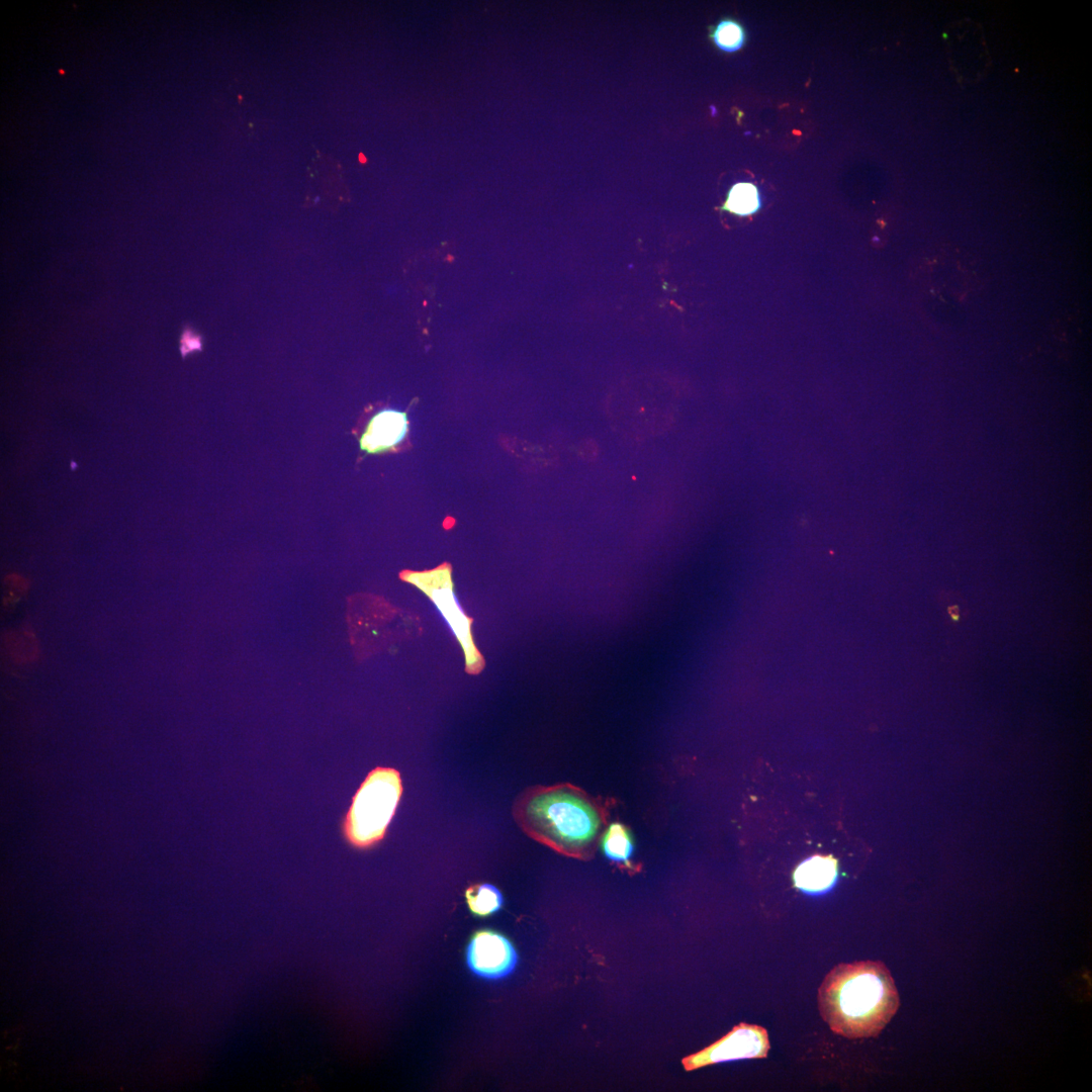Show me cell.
<instances>
[{
  "instance_id": "obj_12",
  "label": "cell",
  "mask_w": 1092,
  "mask_h": 1092,
  "mask_svg": "<svg viewBox=\"0 0 1092 1092\" xmlns=\"http://www.w3.org/2000/svg\"><path fill=\"white\" fill-rule=\"evenodd\" d=\"M710 37L722 52L734 53L743 47L746 33L739 21L723 18L711 28Z\"/></svg>"
},
{
  "instance_id": "obj_9",
  "label": "cell",
  "mask_w": 1092,
  "mask_h": 1092,
  "mask_svg": "<svg viewBox=\"0 0 1092 1092\" xmlns=\"http://www.w3.org/2000/svg\"><path fill=\"white\" fill-rule=\"evenodd\" d=\"M601 846L605 855L612 861L631 868L634 842L630 830L620 822H613L604 830Z\"/></svg>"
},
{
  "instance_id": "obj_2",
  "label": "cell",
  "mask_w": 1092,
  "mask_h": 1092,
  "mask_svg": "<svg viewBox=\"0 0 1092 1092\" xmlns=\"http://www.w3.org/2000/svg\"><path fill=\"white\" fill-rule=\"evenodd\" d=\"M513 817L529 837L579 859L594 854L606 825L599 802L567 783L526 789L515 800Z\"/></svg>"
},
{
  "instance_id": "obj_3",
  "label": "cell",
  "mask_w": 1092,
  "mask_h": 1092,
  "mask_svg": "<svg viewBox=\"0 0 1092 1092\" xmlns=\"http://www.w3.org/2000/svg\"><path fill=\"white\" fill-rule=\"evenodd\" d=\"M402 792L401 776L396 768H372L352 796L341 818L340 834L343 841L358 851H367L381 844Z\"/></svg>"
},
{
  "instance_id": "obj_5",
  "label": "cell",
  "mask_w": 1092,
  "mask_h": 1092,
  "mask_svg": "<svg viewBox=\"0 0 1092 1092\" xmlns=\"http://www.w3.org/2000/svg\"><path fill=\"white\" fill-rule=\"evenodd\" d=\"M770 1049L767 1030L741 1022L717 1041L681 1060L686 1071L744 1059H764Z\"/></svg>"
},
{
  "instance_id": "obj_6",
  "label": "cell",
  "mask_w": 1092,
  "mask_h": 1092,
  "mask_svg": "<svg viewBox=\"0 0 1092 1092\" xmlns=\"http://www.w3.org/2000/svg\"><path fill=\"white\" fill-rule=\"evenodd\" d=\"M467 965L477 976L496 980L510 975L516 968L515 947L503 934L480 930L471 937L466 950Z\"/></svg>"
},
{
  "instance_id": "obj_10",
  "label": "cell",
  "mask_w": 1092,
  "mask_h": 1092,
  "mask_svg": "<svg viewBox=\"0 0 1092 1092\" xmlns=\"http://www.w3.org/2000/svg\"><path fill=\"white\" fill-rule=\"evenodd\" d=\"M465 900L470 912L477 917H487L497 912L504 904L500 891L490 884H474L465 890Z\"/></svg>"
},
{
  "instance_id": "obj_14",
  "label": "cell",
  "mask_w": 1092,
  "mask_h": 1092,
  "mask_svg": "<svg viewBox=\"0 0 1092 1092\" xmlns=\"http://www.w3.org/2000/svg\"><path fill=\"white\" fill-rule=\"evenodd\" d=\"M580 452L584 459L594 461L599 455V446L596 441L589 439L581 445Z\"/></svg>"
},
{
  "instance_id": "obj_13",
  "label": "cell",
  "mask_w": 1092,
  "mask_h": 1092,
  "mask_svg": "<svg viewBox=\"0 0 1092 1092\" xmlns=\"http://www.w3.org/2000/svg\"><path fill=\"white\" fill-rule=\"evenodd\" d=\"M201 336L194 334L190 328H185L180 336L179 349L182 357L194 350H201Z\"/></svg>"
},
{
  "instance_id": "obj_8",
  "label": "cell",
  "mask_w": 1092,
  "mask_h": 1092,
  "mask_svg": "<svg viewBox=\"0 0 1092 1092\" xmlns=\"http://www.w3.org/2000/svg\"><path fill=\"white\" fill-rule=\"evenodd\" d=\"M836 876L837 862L832 856L814 855L796 868L793 879L800 890L821 893L833 885Z\"/></svg>"
},
{
  "instance_id": "obj_4",
  "label": "cell",
  "mask_w": 1092,
  "mask_h": 1092,
  "mask_svg": "<svg viewBox=\"0 0 1092 1092\" xmlns=\"http://www.w3.org/2000/svg\"><path fill=\"white\" fill-rule=\"evenodd\" d=\"M399 577L416 586L434 604L462 649L465 671L469 674L480 673L485 661L473 640L472 618L464 612L455 595L451 565L443 563L432 569L403 570Z\"/></svg>"
},
{
  "instance_id": "obj_1",
  "label": "cell",
  "mask_w": 1092,
  "mask_h": 1092,
  "mask_svg": "<svg viewBox=\"0 0 1092 1092\" xmlns=\"http://www.w3.org/2000/svg\"><path fill=\"white\" fill-rule=\"evenodd\" d=\"M900 1007L895 981L881 961L841 963L825 976L818 989L822 1019L848 1039L875 1037Z\"/></svg>"
},
{
  "instance_id": "obj_7",
  "label": "cell",
  "mask_w": 1092,
  "mask_h": 1092,
  "mask_svg": "<svg viewBox=\"0 0 1092 1092\" xmlns=\"http://www.w3.org/2000/svg\"><path fill=\"white\" fill-rule=\"evenodd\" d=\"M408 431L406 413L396 410H383L375 414L366 426L359 444L368 454H378L395 448Z\"/></svg>"
},
{
  "instance_id": "obj_15",
  "label": "cell",
  "mask_w": 1092,
  "mask_h": 1092,
  "mask_svg": "<svg viewBox=\"0 0 1092 1092\" xmlns=\"http://www.w3.org/2000/svg\"><path fill=\"white\" fill-rule=\"evenodd\" d=\"M947 612L953 621H958L960 619L961 614L960 608L958 606L948 607Z\"/></svg>"
},
{
  "instance_id": "obj_11",
  "label": "cell",
  "mask_w": 1092,
  "mask_h": 1092,
  "mask_svg": "<svg viewBox=\"0 0 1092 1092\" xmlns=\"http://www.w3.org/2000/svg\"><path fill=\"white\" fill-rule=\"evenodd\" d=\"M760 205V196L756 186L750 182H738L728 191L721 209L739 216H747L755 213Z\"/></svg>"
}]
</instances>
